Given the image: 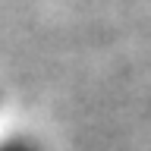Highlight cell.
Returning a JSON list of instances; mask_svg holds the SVG:
<instances>
[{"mask_svg":"<svg viewBox=\"0 0 151 151\" xmlns=\"http://www.w3.org/2000/svg\"><path fill=\"white\" fill-rule=\"evenodd\" d=\"M0 151H32L28 145H9V148H0Z\"/></svg>","mask_w":151,"mask_h":151,"instance_id":"cell-1","label":"cell"}]
</instances>
